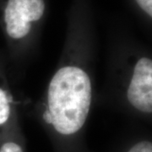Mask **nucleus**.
<instances>
[{
  "label": "nucleus",
  "instance_id": "nucleus-1",
  "mask_svg": "<svg viewBox=\"0 0 152 152\" xmlns=\"http://www.w3.org/2000/svg\"><path fill=\"white\" fill-rule=\"evenodd\" d=\"M91 102L90 78L81 69L68 66L60 69L50 82L48 112L54 129L70 135L86 123Z\"/></svg>",
  "mask_w": 152,
  "mask_h": 152
},
{
  "label": "nucleus",
  "instance_id": "nucleus-2",
  "mask_svg": "<svg viewBox=\"0 0 152 152\" xmlns=\"http://www.w3.org/2000/svg\"><path fill=\"white\" fill-rule=\"evenodd\" d=\"M44 10L43 0H9L4 13L9 36L15 39L26 37L31 31V21L40 20Z\"/></svg>",
  "mask_w": 152,
  "mask_h": 152
},
{
  "label": "nucleus",
  "instance_id": "nucleus-3",
  "mask_svg": "<svg viewBox=\"0 0 152 152\" xmlns=\"http://www.w3.org/2000/svg\"><path fill=\"white\" fill-rule=\"evenodd\" d=\"M128 99L136 109L145 113L152 112V62L150 58L138 61L128 90Z\"/></svg>",
  "mask_w": 152,
  "mask_h": 152
},
{
  "label": "nucleus",
  "instance_id": "nucleus-4",
  "mask_svg": "<svg viewBox=\"0 0 152 152\" xmlns=\"http://www.w3.org/2000/svg\"><path fill=\"white\" fill-rule=\"evenodd\" d=\"M10 104L6 93L0 89V124H4L10 116Z\"/></svg>",
  "mask_w": 152,
  "mask_h": 152
},
{
  "label": "nucleus",
  "instance_id": "nucleus-5",
  "mask_svg": "<svg viewBox=\"0 0 152 152\" xmlns=\"http://www.w3.org/2000/svg\"><path fill=\"white\" fill-rule=\"evenodd\" d=\"M128 152H152V144L150 141L137 143Z\"/></svg>",
  "mask_w": 152,
  "mask_h": 152
},
{
  "label": "nucleus",
  "instance_id": "nucleus-6",
  "mask_svg": "<svg viewBox=\"0 0 152 152\" xmlns=\"http://www.w3.org/2000/svg\"><path fill=\"white\" fill-rule=\"evenodd\" d=\"M0 152H23V150L16 143L7 142L0 147Z\"/></svg>",
  "mask_w": 152,
  "mask_h": 152
},
{
  "label": "nucleus",
  "instance_id": "nucleus-7",
  "mask_svg": "<svg viewBox=\"0 0 152 152\" xmlns=\"http://www.w3.org/2000/svg\"><path fill=\"white\" fill-rule=\"evenodd\" d=\"M137 4L150 16L152 15V0H136Z\"/></svg>",
  "mask_w": 152,
  "mask_h": 152
},
{
  "label": "nucleus",
  "instance_id": "nucleus-8",
  "mask_svg": "<svg viewBox=\"0 0 152 152\" xmlns=\"http://www.w3.org/2000/svg\"><path fill=\"white\" fill-rule=\"evenodd\" d=\"M43 118L44 120L46 121V123H48V124H52V123H53V119H52V116H51V114L48 112V110H47L43 114Z\"/></svg>",
  "mask_w": 152,
  "mask_h": 152
}]
</instances>
